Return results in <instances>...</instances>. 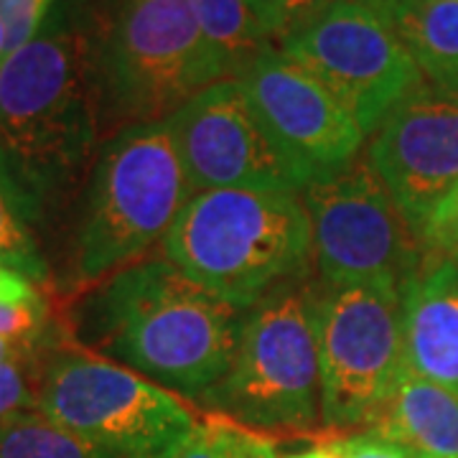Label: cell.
I'll return each mask as SVG.
<instances>
[{
  "instance_id": "1",
  "label": "cell",
  "mask_w": 458,
  "mask_h": 458,
  "mask_svg": "<svg viewBox=\"0 0 458 458\" xmlns=\"http://www.w3.org/2000/svg\"><path fill=\"white\" fill-rule=\"evenodd\" d=\"M102 135L87 13H56L0 62V179L26 216L89 176Z\"/></svg>"
},
{
  "instance_id": "2",
  "label": "cell",
  "mask_w": 458,
  "mask_h": 458,
  "mask_svg": "<svg viewBox=\"0 0 458 458\" xmlns=\"http://www.w3.org/2000/svg\"><path fill=\"white\" fill-rule=\"evenodd\" d=\"M89 336L138 375L207 394L227 375L240 342V309L209 293L171 260L132 262L87 306Z\"/></svg>"
},
{
  "instance_id": "3",
  "label": "cell",
  "mask_w": 458,
  "mask_h": 458,
  "mask_svg": "<svg viewBox=\"0 0 458 458\" xmlns=\"http://www.w3.org/2000/svg\"><path fill=\"white\" fill-rule=\"evenodd\" d=\"M102 132L161 123L229 80L189 0H110L87 13Z\"/></svg>"
},
{
  "instance_id": "4",
  "label": "cell",
  "mask_w": 458,
  "mask_h": 458,
  "mask_svg": "<svg viewBox=\"0 0 458 458\" xmlns=\"http://www.w3.org/2000/svg\"><path fill=\"white\" fill-rule=\"evenodd\" d=\"M194 197L168 123L128 125L102 140L72 240L80 288L113 278L174 227Z\"/></svg>"
},
{
  "instance_id": "5",
  "label": "cell",
  "mask_w": 458,
  "mask_h": 458,
  "mask_svg": "<svg viewBox=\"0 0 458 458\" xmlns=\"http://www.w3.org/2000/svg\"><path fill=\"white\" fill-rule=\"evenodd\" d=\"M165 260L237 309L301 270L311 252V222L293 191L216 189L189 199L164 237Z\"/></svg>"
},
{
  "instance_id": "6",
  "label": "cell",
  "mask_w": 458,
  "mask_h": 458,
  "mask_svg": "<svg viewBox=\"0 0 458 458\" xmlns=\"http://www.w3.org/2000/svg\"><path fill=\"white\" fill-rule=\"evenodd\" d=\"M204 397L242 428H311L321 415L311 295L280 291L255 303L227 375Z\"/></svg>"
},
{
  "instance_id": "7",
  "label": "cell",
  "mask_w": 458,
  "mask_h": 458,
  "mask_svg": "<svg viewBox=\"0 0 458 458\" xmlns=\"http://www.w3.org/2000/svg\"><path fill=\"white\" fill-rule=\"evenodd\" d=\"M38 412L123 458H158L199 423L171 390L89 352L51 357Z\"/></svg>"
},
{
  "instance_id": "8",
  "label": "cell",
  "mask_w": 458,
  "mask_h": 458,
  "mask_svg": "<svg viewBox=\"0 0 458 458\" xmlns=\"http://www.w3.org/2000/svg\"><path fill=\"white\" fill-rule=\"evenodd\" d=\"M311 252L328 288L403 291L420 267V237L397 209L372 164L354 161L303 189Z\"/></svg>"
},
{
  "instance_id": "9",
  "label": "cell",
  "mask_w": 458,
  "mask_h": 458,
  "mask_svg": "<svg viewBox=\"0 0 458 458\" xmlns=\"http://www.w3.org/2000/svg\"><path fill=\"white\" fill-rule=\"evenodd\" d=\"M321 367V418L364 428L405 367L400 293L379 285L328 288L313 298Z\"/></svg>"
},
{
  "instance_id": "10",
  "label": "cell",
  "mask_w": 458,
  "mask_h": 458,
  "mask_svg": "<svg viewBox=\"0 0 458 458\" xmlns=\"http://www.w3.org/2000/svg\"><path fill=\"white\" fill-rule=\"evenodd\" d=\"M342 102L364 135L426 84L393 26L361 0H334L278 47Z\"/></svg>"
},
{
  "instance_id": "11",
  "label": "cell",
  "mask_w": 458,
  "mask_h": 458,
  "mask_svg": "<svg viewBox=\"0 0 458 458\" xmlns=\"http://www.w3.org/2000/svg\"><path fill=\"white\" fill-rule=\"evenodd\" d=\"M165 123L194 194L216 189L298 194L309 186L262 128L237 80L207 87Z\"/></svg>"
},
{
  "instance_id": "12",
  "label": "cell",
  "mask_w": 458,
  "mask_h": 458,
  "mask_svg": "<svg viewBox=\"0 0 458 458\" xmlns=\"http://www.w3.org/2000/svg\"><path fill=\"white\" fill-rule=\"evenodd\" d=\"M280 153L309 179H327L357 161L364 131L354 114L278 47L234 77Z\"/></svg>"
},
{
  "instance_id": "13",
  "label": "cell",
  "mask_w": 458,
  "mask_h": 458,
  "mask_svg": "<svg viewBox=\"0 0 458 458\" xmlns=\"http://www.w3.org/2000/svg\"><path fill=\"white\" fill-rule=\"evenodd\" d=\"M367 161L418 237L458 189V92L423 84L372 132Z\"/></svg>"
},
{
  "instance_id": "14",
  "label": "cell",
  "mask_w": 458,
  "mask_h": 458,
  "mask_svg": "<svg viewBox=\"0 0 458 458\" xmlns=\"http://www.w3.org/2000/svg\"><path fill=\"white\" fill-rule=\"evenodd\" d=\"M405 364L458 393V262L426 255L400 291Z\"/></svg>"
},
{
  "instance_id": "15",
  "label": "cell",
  "mask_w": 458,
  "mask_h": 458,
  "mask_svg": "<svg viewBox=\"0 0 458 458\" xmlns=\"http://www.w3.org/2000/svg\"><path fill=\"white\" fill-rule=\"evenodd\" d=\"M364 433L400 443L418 458H458V393L405 364Z\"/></svg>"
},
{
  "instance_id": "16",
  "label": "cell",
  "mask_w": 458,
  "mask_h": 458,
  "mask_svg": "<svg viewBox=\"0 0 458 458\" xmlns=\"http://www.w3.org/2000/svg\"><path fill=\"white\" fill-rule=\"evenodd\" d=\"M408 47L428 84L458 92V0H361Z\"/></svg>"
},
{
  "instance_id": "17",
  "label": "cell",
  "mask_w": 458,
  "mask_h": 458,
  "mask_svg": "<svg viewBox=\"0 0 458 458\" xmlns=\"http://www.w3.org/2000/svg\"><path fill=\"white\" fill-rule=\"evenodd\" d=\"M201 31L225 59L229 80L240 77L262 51L273 47L247 0H189Z\"/></svg>"
},
{
  "instance_id": "18",
  "label": "cell",
  "mask_w": 458,
  "mask_h": 458,
  "mask_svg": "<svg viewBox=\"0 0 458 458\" xmlns=\"http://www.w3.org/2000/svg\"><path fill=\"white\" fill-rule=\"evenodd\" d=\"M0 458H123L49 420L38 410L0 420Z\"/></svg>"
},
{
  "instance_id": "19",
  "label": "cell",
  "mask_w": 458,
  "mask_h": 458,
  "mask_svg": "<svg viewBox=\"0 0 458 458\" xmlns=\"http://www.w3.org/2000/svg\"><path fill=\"white\" fill-rule=\"evenodd\" d=\"M0 267L21 273L31 283L47 278V265L38 255L33 234L26 225V212L21 209L18 199L0 179Z\"/></svg>"
},
{
  "instance_id": "20",
  "label": "cell",
  "mask_w": 458,
  "mask_h": 458,
  "mask_svg": "<svg viewBox=\"0 0 458 458\" xmlns=\"http://www.w3.org/2000/svg\"><path fill=\"white\" fill-rule=\"evenodd\" d=\"M252 13L273 41H285L288 36L309 26L321 16L334 0H247Z\"/></svg>"
},
{
  "instance_id": "21",
  "label": "cell",
  "mask_w": 458,
  "mask_h": 458,
  "mask_svg": "<svg viewBox=\"0 0 458 458\" xmlns=\"http://www.w3.org/2000/svg\"><path fill=\"white\" fill-rule=\"evenodd\" d=\"M158 458H232V420L225 415L199 420Z\"/></svg>"
},
{
  "instance_id": "22",
  "label": "cell",
  "mask_w": 458,
  "mask_h": 458,
  "mask_svg": "<svg viewBox=\"0 0 458 458\" xmlns=\"http://www.w3.org/2000/svg\"><path fill=\"white\" fill-rule=\"evenodd\" d=\"M38 410V377L31 375L29 360L0 361V420Z\"/></svg>"
},
{
  "instance_id": "23",
  "label": "cell",
  "mask_w": 458,
  "mask_h": 458,
  "mask_svg": "<svg viewBox=\"0 0 458 458\" xmlns=\"http://www.w3.org/2000/svg\"><path fill=\"white\" fill-rule=\"evenodd\" d=\"M54 3L56 0H0V18L8 26L5 56L26 47L44 29Z\"/></svg>"
},
{
  "instance_id": "24",
  "label": "cell",
  "mask_w": 458,
  "mask_h": 458,
  "mask_svg": "<svg viewBox=\"0 0 458 458\" xmlns=\"http://www.w3.org/2000/svg\"><path fill=\"white\" fill-rule=\"evenodd\" d=\"M420 242L428 250V255L458 262V189L430 216Z\"/></svg>"
},
{
  "instance_id": "25",
  "label": "cell",
  "mask_w": 458,
  "mask_h": 458,
  "mask_svg": "<svg viewBox=\"0 0 458 458\" xmlns=\"http://www.w3.org/2000/svg\"><path fill=\"white\" fill-rule=\"evenodd\" d=\"M47 324L44 298H33L23 303H0V339L31 342Z\"/></svg>"
},
{
  "instance_id": "26",
  "label": "cell",
  "mask_w": 458,
  "mask_h": 458,
  "mask_svg": "<svg viewBox=\"0 0 458 458\" xmlns=\"http://www.w3.org/2000/svg\"><path fill=\"white\" fill-rule=\"evenodd\" d=\"M344 458H418L400 443L379 438L372 433H360L352 438H342L334 443Z\"/></svg>"
},
{
  "instance_id": "27",
  "label": "cell",
  "mask_w": 458,
  "mask_h": 458,
  "mask_svg": "<svg viewBox=\"0 0 458 458\" xmlns=\"http://www.w3.org/2000/svg\"><path fill=\"white\" fill-rule=\"evenodd\" d=\"M232 458H280L276 445L258 430L232 423Z\"/></svg>"
},
{
  "instance_id": "28",
  "label": "cell",
  "mask_w": 458,
  "mask_h": 458,
  "mask_svg": "<svg viewBox=\"0 0 458 458\" xmlns=\"http://www.w3.org/2000/svg\"><path fill=\"white\" fill-rule=\"evenodd\" d=\"M33 298H41L36 283L8 267H0V303H23Z\"/></svg>"
},
{
  "instance_id": "29",
  "label": "cell",
  "mask_w": 458,
  "mask_h": 458,
  "mask_svg": "<svg viewBox=\"0 0 458 458\" xmlns=\"http://www.w3.org/2000/svg\"><path fill=\"white\" fill-rule=\"evenodd\" d=\"M29 352H31V342H18V339H0V361L29 357Z\"/></svg>"
},
{
  "instance_id": "30",
  "label": "cell",
  "mask_w": 458,
  "mask_h": 458,
  "mask_svg": "<svg viewBox=\"0 0 458 458\" xmlns=\"http://www.w3.org/2000/svg\"><path fill=\"white\" fill-rule=\"evenodd\" d=\"M283 458H344L339 454V448L334 443H324V445H311V448H303V451H295Z\"/></svg>"
},
{
  "instance_id": "31",
  "label": "cell",
  "mask_w": 458,
  "mask_h": 458,
  "mask_svg": "<svg viewBox=\"0 0 458 458\" xmlns=\"http://www.w3.org/2000/svg\"><path fill=\"white\" fill-rule=\"evenodd\" d=\"M5 47H8V26H5V21L0 18V62L5 59Z\"/></svg>"
}]
</instances>
